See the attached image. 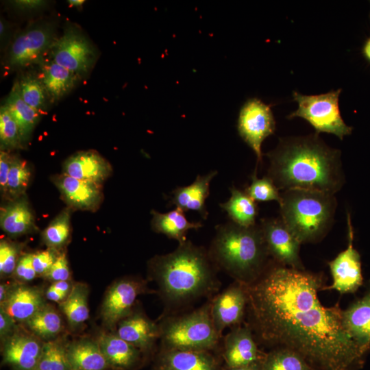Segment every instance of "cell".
<instances>
[{"mask_svg":"<svg viewBox=\"0 0 370 370\" xmlns=\"http://www.w3.org/2000/svg\"><path fill=\"white\" fill-rule=\"evenodd\" d=\"M323 274L272 259L260 277L245 285L248 323L257 342L291 349L315 370H360L363 354L343 327L339 304L320 301Z\"/></svg>","mask_w":370,"mask_h":370,"instance_id":"6da1fadb","label":"cell"},{"mask_svg":"<svg viewBox=\"0 0 370 370\" xmlns=\"http://www.w3.org/2000/svg\"><path fill=\"white\" fill-rule=\"evenodd\" d=\"M268 176L280 190L304 189L335 195L345 184L340 151L318 134L280 138L267 153Z\"/></svg>","mask_w":370,"mask_h":370,"instance_id":"7a4b0ae2","label":"cell"},{"mask_svg":"<svg viewBox=\"0 0 370 370\" xmlns=\"http://www.w3.org/2000/svg\"><path fill=\"white\" fill-rule=\"evenodd\" d=\"M149 269L167 310H173L218 291V269L208 249L186 240L166 254L151 259Z\"/></svg>","mask_w":370,"mask_h":370,"instance_id":"3957f363","label":"cell"},{"mask_svg":"<svg viewBox=\"0 0 370 370\" xmlns=\"http://www.w3.org/2000/svg\"><path fill=\"white\" fill-rule=\"evenodd\" d=\"M208 251L218 269L243 285L256 282L271 260L257 223L243 227L230 221L217 225Z\"/></svg>","mask_w":370,"mask_h":370,"instance_id":"277c9868","label":"cell"},{"mask_svg":"<svg viewBox=\"0 0 370 370\" xmlns=\"http://www.w3.org/2000/svg\"><path fill=\"white\" fill-rule=\"evenodd\" d=\"M280 218L292 234L303 243H315L328 234L334 219V195L304 189L280 193Z\"/></svg>","mask_w":370,"mask_h":370,"instance_id":"5b68a950","label":"cell"},{"mask_svg":"<svg viewBox=\"0 0 370 370\" xmlns=\"http://www.w3.org/2000/svg\"><path fill=\"white\" fill-rule=\"evenodd\" d=\"M210 308L211 299L193 311L167 314L159 324L162 349L210 352L216 347L221 337Z\"/></svg>","mask_w":370,"mask_h":370,"instance_id":"8992f818","label":"cell"},{"mask_svg":"<svg viewBox=\"0 0 370 370\" xmlns=\"http://www.w3.org/2000/svg\"><path fill=\"white\" fill-rule=\"evenodd\" d=\"M341 91L338 89L317 95L293 92V97L298 103V108L287 118L301 117L314 128L316 133L333 134L343 140L344 136L352 134L353 127L346 125L341 115L338 106Z\"/></svg>","mask_w":370,"mask_h":370,"instance_id":"52a82bcc","label":"cell"},{"mask_svg":"<svg viewBox=\"0 0 370 370\" xmlns=\"http://www.w3.org/2000/svg\"><path fill=\"white\" fill-rule=\"evenodd\" d=\"M237 130L242 139L254 151L257 164L262 162V142L275 130V121L271 106L257 98L247 100L239 112Z\"/></svg>","mask_w":370,"mask_h":370,"instance_id":"ba28073f","label":"cell"},{"mask_svg":"<svg viewBox=\"0 0 370 370\" xmlns=\"http://www.w3.org/2000/svg\"><path fill=\"white\" fill-rule=\"evenodd\" d=\"M55 40L51 24L42 23L29 27L11 44L5 58L6 65L10 69H17L36 63Z\"/></svg>","mask_w":370,"mask_h":370,"instance_id":"9c48e42d","label":"cell"},{"mask_svg":"<svg viewBox=\"0 0 370 370\" xmlns=\"http://www.w3.org/2000/svg\"><path fill=\"white\" fill-rule=\"evenodd\" d=\"M52 61L81 77L95 63L96 53L89 40L79 30L68 27L51 47Z\"/></svg>","mask_w":370,"mask_h":370,"instance_id":"30bf717a","label":"cell"},{"mask_svg":"<svg viewBox=\"0 0 370 370\" xmlns=\"http://www.w3.org/2000/svg\"><path fill=\"white\" fill-rule=\"evenodd\" d=\"M259 225L268 254L273 261L287 267L305 269L299 256L301 243L281 218L261 219Z\"/></svg>","mask_w":370,"mask_h":370,"instance_id":"8fae6325","label":"cell"},{"mask_svg":"<svg viewBox=\"0 0 370 370\" xmlns=\"http://www.w3.org/2000/svg\"><path fill=\"white\" fill-rule=\"evenodd\" d=\"M347 225V247L328 262L332 283L324 288V290H335L341 294L356 292L363 282L360 256L353 245L354 232L349 213Z\"/></svg>","mask_w":370,"mask_h":370,"instance_id":"7c38bea8","label":"cell"},{"mask_svg":"<svg viewBox=\"0 0 370 370\" xmlns=\"http://www.w3.org/2000/svg\"><path fill=\"white\" fill-rule=\"evenodd\" d=\"M145 281L125 278L115 282L108 290L101 306L102 320L109 327L115 326L134 310L136 298L147 292Z\"/></svg>","mask_w":370,"mask_h":370,"instance_id":"4fadbf2b","label":"cell"},{"mask_svg":"<svg viewBox=\"0 0 370 370\" xmlns=\"http://www.w3.org/2000/svg\"><path fill=\"white\" fill-rule=\"evenodd\" d=\"M247 306L245 286L236 281L211 299V317L216 331L221 338L226 328L241 325Z\"/></svg>","mask_w":370,"mask_h":370,"instance_id":"5bb4252c","label":"cell"},{"mask_svg":"<svg viewBox=\"0 0 370 370\" xmlns=\"http://www.w3.org/2000/svg\"><path fill=\"white\" fill-rule=\"evenodd\" d=\"M51 181L62 200L72 210L95 212L102 203L101 184L78 180L64 173L53 175Z\"/></svg>","mask_w":370,"mask_h":370,"instance_id":"9a60e30c","label":"cell"},{"mask_svg":"<svg viewBox=\"0 0 370 370\" xmlns=\"http://www.w3.org/2000/svg\"><path fill=\"white\" fill-rule=\"evenodd\" d=\"M264 355L247 324L233 327L224 337L223 358L227 368L251 365L261 361Z\"/></svg>","mask_w":370,"mask_h":370,"instance_id":"2e32d148","label":"cell"},{"mask_svg":"<svg viewBox=\"0 0 370 370\" xmlns=\"http://www.w3.org/2000/svg\"><path fill=\"white\" fill-rule=\"evenodd\" d=\"M43 344L34 336L14 333L3 341V362L14 370H36Z\"/></svg>","mask_w":370,"mask_h":370,"instance_id":"e0dca14e","label":"cell"},{"mask_svg":"<svg viewBox=\"0 0 370 370\" xmlns=\"http://www.w3.org/2000/svg\"><path fill=\"white\" fill-rule=\"evenodd\" d=\"M62 169L72 177L98 184H102L112 173L108 161L93 150L75 153L64 161Z\"/></svg>","mask_w":370,"mask_h":370,"instance_id":"ac0fdd59","label":"cell"},{"mask_svg":"<svg viewBox=\"0 0 370 370\" xmlns=\"http://www.w3.org/2000/svg\"><path fill=\"white\" fill-rule=\"evenodd\" d=\"M116 334L144 352L151 351L160 336L159 325L134 310L118 323Z\"/></svg>","mask_w":370,"mask_h":370,"instance_id":"d6986e66","label":"cell"},{"mask_svg":"<svg viewBox=\"0 0 370 370\" xmlns=\"http://www.w3.org/2000/svg\"><path fill=\"white\" fill-rule=\"evenodd\" d=\"M344 328L362 353L370 352V291L342 311Z\"/></svg>","mask_w":370,"mask_h":370,"instance_id":"ffe728a7","label":"cell"},{"mask_svg":"<svg viewBox=\"0 0 370 370\" xmlns=\"http://www.w3.org/2000/svg\"><path fill=\"white\" fill-rule=\"evenodd\" d=\"M217 173V171H212L205 175H198L190 185L177 187L171 193V204L184 212L197 211L204 219H206L208 212L206 200L210 193V183Z\"/></svg>","mask_w":370,"mask_h":370,"instance_id":"44dd1931","label":"cell"},{"mask_svg":"<svg viewBox=\"0 0 370 370\" xmlns=\"http://www.w3.org/2000/svg\"><path fill=\"white\" fill-rule=\"evenodd\" d=\"M0 227L12 237L25 235L38 230L35 217L25 195L10 201L1 208Z\"/></svg>","mask_w":370,"mask_h":370,"instance_id":"7402d4cb","label":"cell"},{"mask_svg":"<svg viewBox=\"0 0 370 370\" xmlns=\"http://www.w3.org/2000/svg\"><path fill=\"white\" fill-rule=\"evenodd\" d=\"M45 304L41 291L24 285L12 286L1 308L15 321H27Z\"/></svg>","mask_w":370,"mask_h":370,"instance_id":"603a6c76","label":"cell"},{"mask_svg":"<svg viewBox=\"0 0 370 370\" xmlns=\"http://www.w3.org/2000/svg\"><path fill=\"white\" fill-rule=\"evenodd\" d=\"M158 370H217V362L208 351L162 349Z\"/></svg>","mask_w":370,"mask_h":370,"instance_id":"cb8c5ba5","label":"cell"},{"mask_svg":"<svg viewBox=\"0 0 370 370\" xmlns=\"http://www.w3.org/2000/svg\"><path fill=\"white\" fill-rule=\"evenodd\" d=\"M110 368L127 370L139 360L140 351L116 334H101L97 340Z\"/></svg>","mask_w":370,"mask_h":370,"instance_id":"d4e9b609","label":"cell"},{"mask_svg":"<svg viewBox=\"0 0 370 370\" xmlns=\"http://www.w3.org/2000/svg\"><path fill=\"white\" fill-rule=\"evenodd\" d=\"M71 370H107L110 368L97 341L83 338L66 345Z\"/></svg>","mask_w":370,"mask_h":370,"instance_id":"484cf974","label":"cell"},{"mask_svg":"<svg viewBox=\"0 0 370 370\" xmlns=\"http://www.w3.org/2000/svg\"><path fill=\"white\" fill-rule=\"evenodd\" d=\"M151 213L152 230L177 241L179 244L187 240L186 234L189 230H197L203 227V224L199 221H188L184 212L177 208L166 213H161L156 210H152Z\"/></svg>","mask_w":370,"mask_h":370,"instance_id":"4316f807","label":"cell"},{"mask_svg":"<svg viewBox=\"0 0 370 370\" xmlns=\"http://www.w3.org/2000/svg\"><path fill=\"white\" fill-rule=\"evenodd\" d=\"M79 77L52 60L45 63L42 67V82L47 95L53 101L68 94Z\"/></svg>","mask_w":370,"mask_h":370,"instance_id":"83f0119b","label":"cell"},{"mask_svg":"<svg viewBox=\"0 0 370 370\" xmlns=\"http://www.w3.org/2000/svg\"><path fill=\"white\" fill-rule=\"evenodd\" d=\"M231 197L220 206L227 213L234 223L243 227H250L256 224L258 214L257 202L254 201L245 191L232 186L230 188Z\"/></svg>","mask_w":370,"mask_h":370,"instance_id":"f1b7e54d","label":"cell"},{"mask_svg":"<svg viewBox=\"0 0 370 370\" xmlns=\"http://www.w3.org/2000/svg\"><path fill=\"white\" fill-rule=\"evenodd\" d=\"M4 105L18 125L25 143L40 119V112L24 101L17 82L13 86Z\"/></svg>","mask_w":370,"mask_h":370,"instance_id":"f546056e","label":"cell"},{"mask_svg":"<svg viewBox=\"0 0 370 370\" xmlns=\"http://www.w3.org/2000/svg\"><path fill=\"white\" fill-rule=\"evenodd\" d=\"M88 295L86 285L76 283L73 285L65 300L60 304V308L71 325H78L88 319Z\"/></svg>","mask_w":370,"mask_h":370,"instance_id":"4dcf8cb0","label":"cell"},{"mask_svg":"<svg viewBox=\"0 0 370 370\" xmlns=\"http://www.w3.org/2000/svg\"><path fill=\"white\" fill-rule=\"evenodd\" d=\"M260 370H315L295 352L284 347L271 349L265 353Z\"/></svg>","mask_w":370,"mask_h":370,"instance_id":"1f68e13d","label":"cell"},{"mask_svg":"<svg viewBox=\"0 0 370 370\" xmlns=\"http://www.w3.org/2000/svg\"><path fill=\"white\" fill-rule=\"evenodd\" d=\"M26 323L36 336L47 340L55 337L62 330L60 314L53 307L46 304Z\"/></svg>","mask_w":370,"mask_h":370,"instance_id":"d6a6232c","label":"cell"},{"mask_svg":"<svg viewBox=\"0 0 370 370\" xmlns=\"http://www.w3.org/2000/svg\"><path fill=\"white\" fill-rule=\"evenodd\" d=\"M72 210L69 207L62 210L43 230L42 241L49 248L58 250L68 243L71 235Z\"/></svg>","mask_w":370,"mask_h":370,"instance_id":"836d02e7","label":"cell"},{"mask_svg":"<svg viewBox=\"0 0 370 370\" xmlns=\"http://www.w3.org/2000/svg\"><path fill=\"white\" fill-rule=\"evenodd\" d=\"M31 176V169L27 162L13 155L3 199L10 201L25 195Z\"/></svg>","mask_w":370,"mask_h":370,"instance_id":"e575fe53","label":"cell"},{"mask_svg":"<svg viewBox=\"0 0 370 370\" xmlns=\"http://www.w3.org/2000/svg\"><path fill=\"white\" fill-rule=\"evenodd\" d=\"M36 370H71L66 345L58 340L45 343Z\"/></svg>","mask_w":370,"mask_h":370,"instance_id":"d590c367","label":"cell"},{"mask_svg":"<svg viewBox=\"0 0 370 370\" xmlns=\"http://www.w3.org/2000/svg\"><path fill=\"white\" fill-rule=\"evenodd\" d=\"M20 95L29 106L41 112L45 108L47 92L41 79L27 74L17 82Z\"/></svg>","mask_w":370,"mask_h":370,"instance_id":"8d00e7d4","label":"cell"},{"mask_svg":"<svg viewBox=\"0 0 370 370\" xmlns=\"http://www.w3.org/2000/svg\"><path fill=\"white\" fill-rule=\"evenodd\" d=\"M1 150L22 148L25 146L20 129L5 105L0 110Z\"/></svg>","mask_w":370,"mask_h":370,"instance_id":"74e56055","label":"cell"},{"mask_svg":"<svg viewBox=\"0 0 370 370\" xmlns=\"http://www.w3.org/2000/svg\"><path fill=\"white\" fill-rule=\"evenodd\" d=\"M279 190L268 176L258 178L254 172L251 184L244 191L256 202L275 201L279 204L281 200Z\"/></svg>","mask_w":370,"mask_h":370,"instance_id":"f35d334b","label":"cell"},{"mask_svg":"<svg viewBox=\"0 0 370 370\" xmlns=\"http://www.w3.org/2000/svg\"><path fill=\"white\" fill-rule=\"evenodd\" d=\"M20 245L5 239L0 241V274L8 277L14 274L20 257Z\"/></svg>","mask_w":370,"mask_h":370,"instance_id":"ab89813d","label":"cell"},{"mask_svg":"<svg viewBox=\"0 0 370 370\" xmlns=\"http://www.w3.org/2000/svg\"><path fill=\"white\" fill-rule=\"evenodd\" d=\"M56 251V249L48 248L32 254L33 266L37 275H46L59 255Z\"/></svg>","mask_w":370,"mask_h":370,"instance_id":"60d3db41","label":"cell"},{"mask_svg":"<svg viewBox=\"0 0 370 370\" xmlns=\"http://www.w3.org/2000/svg\"><path fill=\"white\" fill-rule=\"evenodd\" d=\"M45 277L53 282L58 281H69L71 272L64 252L59 254L55 262Z\"/></svg>","mask_w":370,"mask_h":370,"instance_id":"b9f144b4","label":"cell"},{"mask_svg":"<svg viewBox=\"0 0 370 370\" xmlns=\"http://www.w3.org/2000/svg\"><path fill=\"white\" fill-rule=\"evenodd\" d=\"M13 275L23 282L32 281L37 276L33 266L32 254L25 253L20 256Z\"/></svg>","mask_w":370,"mask_h":370,"instance_id":"7bdbcfd3","label":"cell"},{"mask_svg":"<svg viewBox=\"0 0 370 370\" xmlns=\"http://www.w3.org/2000/svg\"><path fill=\"white\" fill-rule=\"evenodd\" d=\"M13 155L5 150L0 152V190L4 199L6 194L8 177L10 172Z\"/></svg>","mask_w":370,"mask_h":370,"instance_id":"ee69618b","label":"cell"},{"mask_svg":"<svg viewBox=\"0 0 370 370\" xmlns=\"http://www.w3.org/2000/svg\"><path fill=\"white\" fill-rule=\"evenodd\" d=\"M15 320L3 309L0 310V336L3 341L14 334Z\"/></svg>","mask_w":370,"mask_h":370,"instance_id":"f6af8a7d","label":"cell"},{"mask_svg":"<svg viewBox=\"0 0 370 370\" xmlns=\"http://www.w3.org/2000/svg\"><path fill=\"white\" fill-rule=\"evenodd\" d=\"M12 4L18 10L31 11L42 8L45 4V1L40 0H20L14 1Z\"/></svg>","mask_w":370,"mask_h":370,"instance_id":"bcb514c9","label":"cell"},{"mask_svg":"<svg viewBox=\"0 0 370 370\" xmlns=\"http://www.w3.org/2000/svg\"><path fill=\"white\" fill-rule=\"evenodd\" d=\"M45 295L49 300L60 304L65 300L69 294L53 290L49 287Z\"/></svg>","mask_w":370,"mask_h":370,"instance_id":"7dc6e473","label":"cell"},{"mask_svg":"<svg viewBox=\"0 0 370 370\" xmlns=\"http://www.w3.org/2000/svg\"><path fill=\"white\" fill-rule=\"evenodd\" d=\"M49 287L53 290L69 294L72 289L73 285L69 281H58L53 282Z\"/></svg>","mask_w":370,"mask_h":370,"instance_id":"c3c4849f","label":"cell"},{"mask_svg":"<svg viewBox=\"0 0 370 370\" xmlns=\"http://www.w3.org/2000/svg\"><path fill=\"white\" fill-rule=\"evenodd\" d=\"M8 24L6 23V21L3 18H1L0 21V38H1V43L2 45L5 42V38L8 36Z\"/></svg>","mask_w":370,"mask_h":370,"instance_id":"681fc988","label":"cell"},{"mask_svg":"<svg viewBox=\"0 0 370 370\" xmlns=\"http://www.w3.org/2000/svg\"><path fill=\"white\" fill-rule=\"evenodd\" d=\"M12 286L8 284H1L0 285V302L1 304L5 301L9 295Z\"/></svg>","mask_w":370,"mask_h":370,"instance_id":"f907efd6","label":"cell"},{"mask_svg":"<svg viewBox=\"0 0 370 370\" xmlns=\"http://www.w3.org/2000/svg\"><path fill=\"white\" fill-rule=\"evenodd\" d=\"M261 361L253 363L247 366L235 368H227L226 370H260Z\"/></svg>","mask_w":370,"mask_h":370,"instance_id":"816d5d0a","label":"cell"},{"mask_svg":"<svg viewBox=\"0 0 370 370\" xmlns=\"http://www.w3.org/2000/svg\"><path fill=\"white\" fill-rule=\"evenodd\" d=\"M362 53L365 57L370 62V37L366 40L363 46Z\"/></svg>","mask_w":370,"mask_h":370,"instance_id":"f5cc1de1","label":"cell"},{"mask_svg":"<svg viewBox=\"0 0 370 370\" xmlns=\"http://www.w3.org/2000/svg\"><path fill=\"white\" fill-rule=\"evenodd\" d=\"M68 3L73 7L79 8L82 6V5L84 3V0H69L68 1Z\"/></svg>","mask_w":370,"mask_h":370,"instance_id":"db71d44e","label":"cell"}]
</instances>
